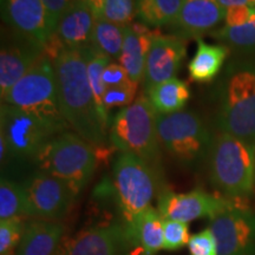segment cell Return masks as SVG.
Here are the masks:
<instances>
[{
	"label": "cell",
	"mask_w": 255,
	"mask_h": 255,
	"mask_svg": "<svg viewBox=\"0 0 255 255\" xmlns=\"http://www.w3.org/2000/svg\"><path fill=\"white\" fill-rule=\"evenodd\" d=\"M52 62L60 108L66 122L91 145H103L108 128L102 122L89 83L85 49H63Z\"/></svg>",
	"instance_id": "obj_1"
},
{
	"label": "cell",
	"mask_w": 255,
	"mask_h": 255,
	"mask_svg": "<svg viewBox=\"0 0 255 255\" xmlns=\"http://www.w3.org/2000/svg\"><path fill=\"white\" fill-rule=\"evenodd\" d=\"M1 103L36 117L57 135L70 128L60 108L55 66L47 56H44L2 96Z\"/></svg>",
	"instance_id": "obj_2"
},
{
	"label": "cell",
	"mask_w": 255,
	"mask_h": 255,
	"mask_svg": "<svg viewBox=\"0 0 255 255\" xmlns=\"http://www.w3.org/2000/svg\"><path fill=\"white\" fill-rule=\"evenodd\" d=\"M213 183L232 199H244L255 187V144L221 132L209 150Z\"/></svg>",
	"instance_id": "obj_3"
},
{
	"label": "cell",
	"mask_w": 255,
	"mask_h": 255,
	"mask_svg": "<svg viewBox=\"0 0 255 255\" xmlns=\"http://www.w3.org/2000/svg\"><path fill=\"white\" fill-rule=\"evenodd\" d=\"M109 136L113 145L121 152L135 155L152 168L158 164L161 143L157 113L145 96H139L115 116Z\"/></svg>",
	"instance_id": "obj_4"
},
{
	"label": "cell",
	"mask_w": 255,
	"mask_h": 255,
	"mask_svg": "<svg viewBox=\"0 0 255 255\" xmlns=\"http://www.w3.org/2000/svg\"><path fill=\"white\" fill-rule=\"evenodd\" d=\"M36 161L40 171L68 183L76 195L89 183L96 168L92 145L72 132L53 137L41 149Z\"/></svg>",
	"instance_id": "obj_5"
},
{
	"label": "cell",
	"mask_w": 255,
	"mask_h": 255,
	"mask_svg": "<svg viewBox=\"0 0 255 255\" xmlns=\"http://www.w3.org/2000/svg\"><path fill=\"white\" fill-rule=\"evenodd\" d=\"M222 132L255 144V64L229 69L219 116Z\"/></svg>",
	"instance_id": "obj_6"
},
{
	"label": "cell",
	"mask_w": 255,
	"mask_h": 255,
	"mask_svg": "<svg viewBox=\"0 0 255 255\" xmlns=\"http://www.w3.org/2000/svg\"><path fill=\"white\" fill-rule=\"evenodd\" d=\"M157 132L165 151L183 165L199 163L208 154L213 143L205 122L194 111L157 114Z\"/></svg>",
	"instance_id": "obj_7"
},
{
	"label": "cell",
	"mask_w": 255,
	"mask_h": 255,
	"mask_svg": "<svg viewBox=\"0 0 255 255\" xmlns=\"http://www.w3.org/2000/svg\"><path fill=\"white\" fill-rule=\"evenodd\" d=\"M114 181L126 222H131L150 206L155 196V169L137 156L121 152L114 164Z\"/></svg>",
	"instance_id": "obj_8"
},
{
	"label": "cell",
	"mask_w": 255,
	"mask_h": 255,
	"mask_svg": "<svg viewBox=\"0 0 255 255\" xmlns=\"http://www.w3.org/2000/svg\"><path fill=\"white\" fill-rule=\"evenodd\" d=\"M0 129L11 157L20 159H36L46 143L57 135L36 117L6 103L0 107Z\"/></svg>",
	"instance_id": "obj_9"
},
{
	"label": "cell",
	"mask_w": 255,
	"mask_h": 255,
	"mask_svg": "<svg viewBox=\"0 0 255 255\" xmlns=\"http://www.w3.org/2000/svg\"><path fill=\"white\" fill-rule=\"evenodd\" d=\"M219 255H255V214L234 202L210 219Z\"/></svg>",
	"instance_id": "obj_10"
},
{
	"label": "cell",
	"mask_w": 255,
	"mask_h": 255,
	"mask_svg": "<svg viewBox=\"0 0 255 255\" xmlns=\"http://www.w3.org/2000/svg\"><path fill=\"white\" fill-rule=\"evenodd\" d=\"M1 15L12 31L34 40L44 49L55 36L56 24L41 0H1Z\"/></svg>",
	"instance_id": "obj_11"
},
{
	"label": "cell",
	"mask_w": 255,
	"mask_h": 255,
	"mask_svg": "<svg viewBox=\"0 0 255 255\" xmlns=\"http://www.w3.org/2000/svg\"><path fill=\"white\" fill-rule=\"evenodd\" d=\"M31 216L57 221L68 213L76 194L68 183L52 175L39 171L24 184Z\"/></svg>",
	"instance_id": "obj_12"
},
{
	"label": "cell",
	"mask_w": 255,
	"mask_h": 255,
	"mask_svg": "<svg viewBox=\"0 0 255 255\" xmlns=\"http://www.w3.org/2000/svg\"><path fill=\"white\" fill-rule=\"evenodd\" d=\"M234 200L212 195L203 190L182 194L164 190L158 197V212L164 220L189 223L197 219L214 218L231 207Z\"/></svg>",
	"instance_id": "obj_13"
},
{
	"label": "cell",
	"mask_w": 255,
	"mask_h": 255,
	"mask_svg": "<svg viewBox=\"0 0 255 255\" xmlns=\"http://www.w3.org/2000/svg\"><path fill=\"white\" fill-rule=\"evenodd\" d=\"M45 55V49L30 38L12 31L2 40L0 51V95L1 97L20 81Z\"/></svg>",
	"instance_id": "obj_14"
},
{
	"label": "cell",
	"mask_w": 255,
	"mask_h": 255,
	"mask_svg": "<svg viewBox=\"0 0 255 255\" xmlns=\"http://www.w3.org/2000/svg\"><path fill=\"white\" fill-rule=\"evenodd\" d=\"M186 55L187 47L182 38L156 34L146 56L143 77L144 90L174 78Z\"/></svg>",
	"instance_id": "obj_15"
},
{
	"label": "cell",
	"mask_w": 255,
	"mask_h": 255,
	"mask_svg": "<svg viewBox=\"0 0 255 255\" xmlns=\"http://www.w3.org/2000/svg\"><path fill=\"white\" fill-rule=\"evenodd\" d=\"M126 244V227L110 223L77 233L64 242L56 255H120Z\"/></svg>",
	"instance_id": "obj_16"
},
{
	"label": "cell",
	"mask_w": 255,
	"mask_h": 255,
	"mask_svg": "<svg viewBox=\"0 0 255 255\" xmlns=\"http://www.w3.org/2000/svg\"><path fill=\"white\" fill-rule=\"evenodd\" d=\"M96 15L84 0H78L66 9L57 23L50 45L56 49L81 50L91 46Z\"/></svg>",
	"instance_id": "obj_17"
},
{
	"label": "cell",
	"mask_w": 255,
	"mask_h": 255,
	"mask_svg": "<svg viewBox=\"0 0 255 255\" xmlns=\"http://www.w3.org/2000/svg\"><path fill=\"white\" fill-rule=\"evenodd\" d=\"M225 15L226 8L220 0H183L180 13L169 26L174 36L199 39L225 20Z\"/></svg>",
	"instance_id": "obj_18"
},
{
	"label": "cell",
	"mask_w": 255,
	"mask_h": 255,
	"mask_svg": "<svg viewBox=\"0 0 255 255\" xmlns=\"http://www.w3.org/2000/svg\"><path fill=\"white\" fill-rule=\"evenodd\" d=\"M156 34L157 33L155 31L150 30L143 23L126 26L123 49L119 63L126 69L130 79L136 84L143 82L146 56Z\"/></svg>",
	"instance_id": "obj_19"
},
{
	"label": "cell",
	"mask_w": 255,
	"mask_h": 255,
	"mask_svg": "<svg viewBox=\"0 0 255 255\" xmlns=\"http://www.w3.org/2000/svg\"><path fill=\"white\" fill-rule=\"evenodd\" d=\"M127 240L138 247L142 255H155L163 248V218L149 207L126 225Z\"/></svg>",
	"instance_id": "obj_20"
},
{
	"label": "cell",
	"mask_w": 255,
	"mask_h": 255,
	"mask_svg": "<svg viewBox=\"0 0 255 255\" xmlns=\"http://www.w3.org/2000/svg\"><path fill=\"white\" fill-rule=\"evenodd\" d=\"M64 234L58 221L36 220L25 226L17 255H56Z\"/></svg>",
	"instance_id": "obj_21"
},
{
	"label": "cell",
	"mask_w": 255,
	"mask_h": 255,
	"mask_svg": "<svg viewBox=\"0 0 255 255\" xmlns=\"http://www.w3.org/2000/svg\"><path fill=\"white\" fill-rule=\"evenodd\" d=\"M228 53L229 50L226 45H213L199 38L195 55L188 64L191 81L196 83L212 82L221 71Z\"/></svg>",
	"instance_id": "obj_22"
},
{
	"label": "cell",
	"mask_w": 255,
	"mask_h": 255,
	"mask_svg": "<svg viewBox=\"0 0 255 255\" xmlns=\"http://www.w3.org/2000/svg\"><path fill=\"white\" fill-rule=\"evenodd\" d=\"M148 100L158 115H170L182 111L190 98V89L186 82L177 78L159 83L149 90Z\"/></svg>",
	"instance_id": "obj_23"
},
{
	"label": "cell",
	"mask_w": 255,
	"mask_h": 255,
	"mask_svg": "<svg viewBox=\"0 0 255 255\" xmlns=\"http://www.w3.org/2000/svg\"><path fill=\"white\" fill-rule=\"evenodd\" d=\"M182 4L183 0H137V17L149 27L171 25Z\"/></svg>",
	"instance_id": "obj_24"
},
{
	"label": "cell",
	"mask_w": 255,
	"mask_h": 255,
	"mask_svg": "<svg viewBox=\"0 0 255 255\" xmlns=\"http://www.w3.org/2000/svg\"><path fill=\"white\" fill-rule=\"evenodd\" d=\"M126 26L114 24L103 18H96L91 45L110 59L119 60L122 53Z\"/></svg>",
	"instance_id": "obj_25"
},
{
	"label": "cell",
	"mask_w": 255,
	"mask_h": 255,
	"mask_svg": "<svg viewBox=\"0 0 255 255\" xmlns=\"http://www.w3.org/2000/svg\"><path fill=\"white\" fill-rule=\"evenodd\" d=\"M85 56H87L88 78L92 94H94L96 105H97L102 122L104 123L105 127L109 128V114L105 111L103 107V97L107 88L104 87L103 81H102V75H103L105 66L111 63V59L104 53L96 50L92 45L85 47Z\"/></svg>",
	"instance_id": "obj_26"
},
{
	"label": "cell",
	"mask_w": 255,
	"mask_h": 255,
	"mask_svg": "<svg viewBox=\"0 0 255 255\" xmlns=\"http://www.w3.org/2000/svg\"><path fill=\"white\" fill-rule=\"evenodd\" d=\"M31 216L26 190L23 184L1 177L0 181V219Z\"/></svg>",
	"instance_id": "obj_27"
},
{
	"label": "cell",
	"mask_w": 255,
	"mask_h": 255,
	"mask_svg": "<svg viewBox=\"0 0 255 255\" xmlns=\"http://www.w3.org/2000/svg\"><path fill=\"white\" fill-rule=\"evenodd\" d=\"M212 36L216 39L240 47V49H252L255 47V7L250 20L240 26H227L212 32Z\"/></svg>",
	"instance_id": "obj_28"
},
{
	"label": "cell",
	"mask_w": 255,
	"mask_h": 255,
	"mask_svg": "<svg viewBox=\"0 0 255 255\" xmlns=\"http://www.w3.org/2000/svg\"><path fill=\"white\" fill-rule=\"evenodd\" d=\"M137 15V0H105L101 13L96 18H103L111 23L128 26Z\"/></svg>",
	"instance_id": "obj_29"
},
{
	"label": "cell",
	"mask_w": 255,
	"mask_h": 255,
	"mask_svg": "<svg viewBox=\"0 0 255 255\" xmlns=\"http://www.w3.org/2000/svg\"><path fill=\"white\" fill-rule=\"evenodd\" d=\"M25 226L21 218H12L0 221V254L11 255L19 246L23 238Z\"/></svg>",
	"instance_id": "obj_30"
},
{
	"label": "cell",
	"mask_w": 255,
	"mask_h": 255,
	"mask_svg": "<svg viewBox=\"0 0 255 255\" xmlns=\"http://www.w3.org/2000/svg\"><path fill=\"white\" fill-rule=\"evenodd\" d=\"M190 238L188 223L163 219V250L177 251L188 246Z\"/></svg>",
	"instance_id": "obj_31"
},
{
	"label": "cell",
	"mask_w": 255,
	"mask_h": 255,
	"mask_svg": "<svg viewBox=\"0 0 255 255\" xmlns=\"http://www.w3.org/2000/svg\"><path fill=\"white\" fill-rule=\"evenodd\" d=\"M137 87L138 84L130 81L120 87L108 88L103 97V107L105 111L109 114V110H113L115 108H126L128 105L132 104L135 101Z\"/></svg>",
	"instance_id": "obj_32"
},
{
	"label": "cell",
	"mask_w": 255,
	"mask_h": 255,
	"mask_svg": "<svg viewBox=\"0 0 255 255\" xmlns=\"http://www.w3.org/2000/svg\"><path fill=\"white\" fill-rule=\"evenodd\" d=\"M188 248L190 255H219L216 239L210 228L191 235Z\"/></svg>",
	"instance_id": "obj_33"
},
{
	"label": "cell",
	"mask_w": 255,
	"mask_h": 255,
	"mask_svg": "<svg viewBox=\"0 0 255 255\" xmlns=\"http://www.w3.org/2000/svg\"><path fill=\"white\" fill-rule=\"evenodd\" d=\"M102 81L105 88H115L120 87V85L126 84L130 82L129 75L126 71V69L121 65L120 63H109L105 66L103 75H102Z\"/></svg>",
	"instance_id": "obj_34"
},
{
	"label": "cell",
	"mask_w": 255,
	"mask_h": 255,
	"mask_svg": "<svg viewBox=\"0 0 255 255\" xmlns=\"http://www.w3.org/2000/svg\"><path fill=\"white\" fill-rule=\"evenodd\" d=\"M254 7L251 6H233L226 9L225 21L227 26H240L250 20Z\"/></svg>",
	"instance_id": "obj_35"
},
{
	"label": "cell",
	"mask_w": 255,
	"mask_h": 255,
	"mask_svg": "<svg viewBox=\"0 0 255 255\" xmlns=\"http://www.w3.org/2000/svg\"><path fill=\"white\" fill-rule=\"evenodd\" d=\"M44 2V5L46 6V8L49 9L51 17H52L53 21H55L56 26L58 23L59 18L62 17L64 12L68 9L70 6H72L76 1L78 0H41Z\"/></svg>",
	"instance_id": "obj_36"
},
{
	"label": "cell",
	"mask_w": 255,
	"mask_h": 255,
	"mask_svg": "<svg viewBox=\"0 0 255 255\" xmlns=\"http://www.w3.org/2000/svg\"><path fill=\"white\" fill-rule=\"evenodd\" d=\"M84 1L87 2L89 6H90V8L94 11L96 17H98L101 13L102 8H103L105 0H84Z\"/></svg>",
	"instance_id": "obj_37"
},
{
	"label": "cell",
	"mask_w": 255,
	"mask_h": 255,
	"mask_svg": "<svg viewBox=\"0 0 255 255\" xmlns=\"http://www.w3.org/2000/svg\"><path fill=\"white\" fill-rule=\"evenodd\" d=\"M223 8H229L233 6H250L248 0H220Z\"/></svg>",
	"instance_id": "obj_38"
}]
</instances>
